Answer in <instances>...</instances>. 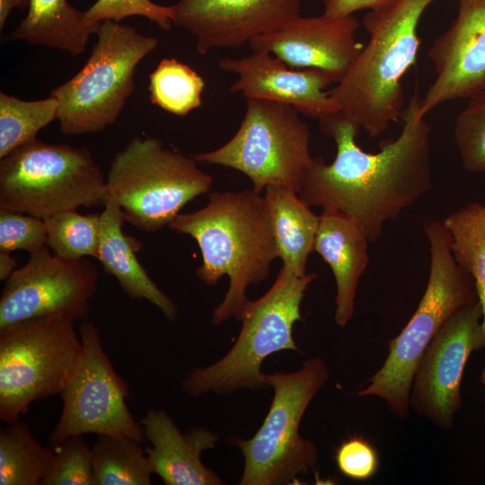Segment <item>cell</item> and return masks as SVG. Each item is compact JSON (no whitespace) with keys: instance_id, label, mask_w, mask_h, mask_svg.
<instances>
[{"instance_id":"ba28073f","label":"cell","mask_w":485,"mask_h":485,"mask_svg":"<svg viewBox=\"0 0 485 485\" xmlns=\"http://www.w3.org/2000/svg\"><path fill=\"white\" fill-rule=\"evenodd\" d=\"M105 180L88 148L35 138L0 159V209L44 219L101 204Z\"/></svg>"},{"instance_id":"7402d4cb","label":"cell","mask_w":485,"mask_h":485,"mask_svg":"<svg viewBox=\"0 0 485 485\" xmlns=\"http://www.w3.org/2000/svg\"><path fill=\"white\" fill-rule=\"evenodd\" d=\"M264 196L282 268L294 275L305 276L307 260L314 248L319 216L298 193L287 188L269 186Z\"/></svg>"},{"instance_id":"7c38bea8","label":"cell","mask_w":485,"mask_h":485,"mask_svg":"<svg viewBox=\"0 0 485 485\" xmlns=\"http://www.w3.org/2000/svg\"><path fill=\"white\" fill-rule=\"evenodd\" d=\"M79 335L82 357L59 394L62 412L48 444L55 449L70 436L90 433L127 436L142 443L144 428L126 402L128 386L105 353L99 328L90 319L84 321Z\"/></svg>"},{"instance_id":"603a6c76","label":"cell","mask_w":485,"mask_h":485,"mask_svg":"<svg viewBox=\"0 0 485 485\" xmlns=\"http://www.w3.org/2000/svg\"><path fill=\"white\" fill-rule=\"evenodd\" d=\"M99 25H87L84 12L67 0H30L26 16L8 40L57 48L76 57L85 51L90 36L96 34Z\"/></svg>"},{"instance_id":"9a60e30c","label":"cell","mask_w":485,"mask_h":485,"mask_svg":"<svg viewBox=\"0 0 485 485\" xmlns=\"http://www.w3.org/2000/svg\"><path fill=\"white\" fill-rule=\"evenodd\" d=\"M171 6L173 25L192 34L206 55L242 47L301 16L302 0H179Z\"/></svg>"},{"instance_id":"44dd1931","label":"cell","mask_w":485,"mask_h":485,"mask_svg":"<svg viewBox=\"0 0 485 485\" xmlns=\"http://www.w3.org/2000/svg\"><path fill=\"white\" fill-rule=\"evenodd\" d=\"M125 217L120 207L104 205L101 214L97 260L132 299H145L155 305L169 322L178 315V306L158 287L136 256L134 240L122 231Z\"/></svg>"},{"instance_id":"7a4b0ae2","label":"cell","mask_w":485,"mask_h":485,"mask_svg":"<svg viewBox=\"0 0 485 485\" xmlns=\"http://www.w3.org/2000/svg\"><path fill=\"white\" fill-rule=\"evenodd\" d=\"M168 227L197 242L202 264L196 273L204 283L215 286L223 276L229 278L212 324L240 321L250 301L247 288L265 280L278 258L266 197L254 190L214 191L204 207L178 214Z\"/></svg>"},{"instance_id":"f546056e","label":"cell","mask_w":485,"mask_h":485,"mask_svg":"<svg viewBox=\"0 0 485 485\" xmlns=\"http://www.w3.org/2000/svg\"><path fill=\"white\" fill-rule=\"evenodd\" d=\"M454 138L464 169L485 172V90L471 98L456 117Z\"/></svg>"},{"instance_id":"6da1fadb","label":"cell","mask_w":485,"mask_h":485,"mask_svg":"<svg viewBox=\"0 0 485 485\" xmlns=\"http://www.w3.org/2000/svg\"><path fill=\"white\" fill-rule=\"evenodd\" d=\"M412 95L404 108L402 129L377 153L356 142L360 130L340 113L320 120L323 134L334 139L336 156L326 163L313 157L298 192L309 207H322L355 218L370 242L384 225L396 220L432 187L430 127Z\"/></svg>"},{"instance_id":"4316f807","label":"cell","mask_w":485,"mask_h":485,"mask_svg":"<svg viewBox=\"0 0 485 485\" xmlns=\"http://www.w3.org/2000/svg\"><path fill=\"white\" fill-rule=\"evenodd\" d=\"M203 78L176 58H163L149 75L151 101L162 110L185 116L202 103Z\"/></svg>"},{"instance_id":"4dcf8cb0","label":"cell","mask_w":485,"mask_h":485,"mask_svg":"<svg viewBox=\"0 0 485 485\" xmlns=\"http://www.w3.org/2000/svg\"><path fill=\"white\" fill-rule=\"evenodd\" d=\"M40 485H93V448L83 435L70 436L55 448Z\"/></svg>"},{"instance_id":"e575fe53","label":"cell","mask_w":485,"mask_h":485,"mask_svg":"<svg viewBox=\"0 0 485 485\" xmlns=\"http://www.w3.org/2000/svg\"><path fill=\"white\" fill-rule=\"evenodd\" d=\"M323 4V13L343 17L353 15L357 11L363 9H379L393 0H322Z\"/></svg>"},{"instance_id":"e0dca14e","label":"cell","mask_w":485,"mask_h":485,"mask_svg":"<svg viewBox=\"0 0 485 485\" xmlns=\"http://www.w3.org/2000/svg\"><path fill=\"white\" fill-rule=\"evenodd\" d=\"M359 24L353 15L299 16L249 41L252 51H266L294 69L317 68L338 84L363 45L356 39Z\"/></svg>"},{"instance_id":"d4e9b609","label":"cell","mask_w":485,"mask_h":485,"mask_svg":"<svg viewBox=\"0 0 485 485\" xmlns=\"http://www.w3.org/2000/svg\"><path fill=\"white\" fill-rule=\"evenodd\" d=\"M5 424L0 429V485H40L55 451L40 445L25 421Z\"/></svg>"},{"instance_id":"4fadbf2b","label":"cell","mask_w":485,"mask_h":485,"mask_svg":"<svg viewBox=\"0 0 485 485\" xmlns=\"http://www.w3.org/2000/svg\"><path fill=\"white\" fill-rule=\"evenodd\" d=\"M28 261L5 280L0 297V329L32 318H90V301L99 272L88 260H66L48 245L29 253Z\"/></svg>"},{"instance_id":"cb8c5ba5","label":"cell","mask_w":485,"mask_h":485,"mask_svg":"<svg viewBox=\"0 0 485 485\" xmlns=\"http://www.w3.org/2000/svg\"><path fill=\"white\" fill-rule=\"evenodd\" d=\"M442 222L450 234L451 251L456 263L474 281L485 331V205L469 203ZM481 381L485 385V368Z\"/></svg>"},{"instance_id":"f1b7e54d","label":"cell","mask_w":485,"mask_h":485,"mask_svg":"<svg viewBox=\"0 0 485 485\" xmlns=\"http://www.w3.org/2000/svg\"><path fill=\"white\" fill-rule=\"evenodd\" d=\"M47 245L66 260L97 259L101 214L83 215L77 209L65 210L43 219Z\"/></svg>"},{"instance_id":"d6a6232c","label":"cell","mask_w":485,"mask_h":485,"mask_svg":"<svg viewBox=\"0 0 485 485\" xmlns=\"http://www.w3.org/2000/svg\"><path fill=\"white\" fill-rule=\"evenodd\" d=\"M45 245L47 231L43 219L0 209V251L31 253Z\"/></svg>"},{"instance_id":"836d02e7","label":"cell","mask_w":485,"mask_h":485,"mask_svg":"<svg viewBox=\"0 0 485 485\" xmlns=\"http://www.w3.org/2000/svg\"><path fill=\"white\" fill-rule=\"evenodd\" d=\"M334 460L340 473L357 481L373 478L380 465L377 449L361 436L343 440L335 450Z\"/></svg>"},{"instance_id":"2e32d148","label":"cell","mask_w":485,"mask_h":485,"mask_svg":"<svg viewBox=\"0 0 485 485\" xmlns=\"http://www.w3.org/2000/svg\"><path fill=\"white\" fill-rule=\"evenodd\" d=\"M428 56L436 76L420 101L427 115L440 104L485 90V0H458L450 27L431 45Z\"/></svg>"},{"instance_id":"52a82bcc","label":"cell","mask_w":485,"mask_h":485,"mask_svg":"<svg viewBox=\"0 0 485 485\" xmlns=\"http://www.w3.org/2000/svg\"><path fill=\"white\" fill-rule=\"evenodd\" d=\"M96 35L84 66L49 92L58 101L66 136L97 133L113 124L135 90L137 65L158 45L157 38L112 21L100 23Z\"/></svg>"},{"instance_id":"9c48e42d","label":"cell","mask_w":485,"mask_h":485,"mask_svg":"<svg viewBox=\"0 0 485 485\" xmlns=\"http://www.w3.org/2000/svg\"><path fill=\"white\" fill-rule=\"evenodd\" d=\"M267 375L274 397L269 412L250 439L236 437L234 445L244 458L240 485H287L313 470L318 460L314 444L301 436L302 418L316 392L329 378L321 357L304 362L291 373Z\"/></svg>"},{"instance_id":"ac0fdd59","label":"cell","mask_w":485,"mask_h":485,"mask_svg":"<svg viewBox=\"0 0 485 485\" xmlns=\"http://www.w3.org/2000/svg\"><path fill=\"white\" fill-rule=\"evenodd\" d=\"M219 68L237 75L231 93L246 99L280 101L319 121L340 113V108L324 90L336 84L327 72L317 68L294 69L266 51H252L240 58L224 57Z\"/></svg>"},{"instance_id":"d590c367","label":"cell","mask_w":485,"mask_h":485,"mask_svg":"<svg viewBox=\"0 0 485 485\" xmlns=\"http://www.w3.org/2000/svg\"><path fill=\"white\" fill-rule=\"evenodd\" d=\"M30 0H0V29L2 30L9 14L14 8L21 11L29 8Z\"/></svg>"},{"instance_id":"3957f363","label":"cell","mask_w":485,"mask_h":485,"mask_svg":"<svg viewBox=\"0 0 485 485\" xmlns=\"http://www.w3.org/2000/svg\"><path fill=\"white\" fill-rule=\"evenodd\" d=\"M434 0H393L365 15L369 40L345 76L328 92L340 114L371 137L401 119L402 78L419 48L418 26Z\"/></svg>"},{"instance_id":"8992f818","label":"cell","mask_w":485,"mask_h":485,"mask_svg":"<svg viewBox=\"0 0 485 485\" xmlns=\"http://www.w3.org/2000/svg\"><path fill=\"white\" fill-rule=\"evenodd\" d=\"M315 278L314 273L299 277L282 268L271 287L245 306L242 328L231 349L214 364L193 369L182 380V391L198 398L207 392L227 394L270 387L261 365L276 352H300L293 327L302 320L304 292Z\"/></svg>"},{"instance_id":"d6986e66","label":"cell","mask_w":485,"mask_h":485,"mask_svg":"<svg viewBox=\"0 0 485 485\" xmlns=\"http://www.w3.org/2000/svg\"><path fill=\"white\" fill-rule=\"evenodd\" d=\"M151 446L146 448L153 472L166 485H220L223 481L201 462L219 436L206 428L182 433L163 409H151L140 421Z\"/></svg>"},{"instance_id":"1f68e13d","label":"cell","mask_w":485,"mask_h":485,"mask_svg":"<svg viewBox=\"0 0 485 485\" xmlns=\"http://www.w3.org/2000/svg\"><path fill=\"white\" fill-rule=\"evenodd\" d=\"M130 16H143L163 30H170L173 25L172 6L160 5L151 0H96L84 11V22L90 26L106 21L119 22Z\"/></svg>"},{"instance_id":"5bb4252c","label":"cell","mask_w":485,"mask_h":485,"mask_svg":"<svg viewBox=\"0 0 485 485\" xmlns=\"http://www.w3.org/2000/svg\"><path fill=\"white\" fill-rule=\"evenodd\" d=\"M479 300L455 311L425 349L414 374L410 406L435 425L451 429L461 409V383L470 355L485 348Z\"/></svg>"},{"instance_id":"30bf717a","label":"cell","mask_w":485,"mask_h":485,"mask_svg":"<svg viewBox=\"0 0 485 485\" xmlns=\"http://www.w3.org/2000/svg\"><path fill=\"white\" fill-rule=\"evenodd\" d=\"M82 354L75 322L66 317L32 318L0 329V419H19L32 402L60 394Z\"/></svg>"},{"instance_id":"277c9868","label":"cell","mask_w":485,"mask_h":485,"mask_svg":"<svg viewBox=\"0 0 485 485\" xmlns=\"http://www.w3.org/2000/svg\"><path fill=\"white\" fill-rule=\"evenodd\" d=\"M424 231L429 244L430 269L419 304L401 332L388 343L381 368L357 396H377L403 419L409 414L410 395L418 364L443 323L458 309L478 299L472 278L455 261L451 237L442 221L431 219Z\"/></svg>"},{"instance_id":"83f0119b","label":"cell","mask_w":485,"mask_h":485,"mask_svg":"<svg viewBox=\"0 0 485 485\" xmlns=\"http://www.w3.org/2000/svg\"><path fill=\"white\" fill-rule=\"evenodd\" d=\"M58 101L49 95L24 101L0 93V159L16 147L37 138L38 132L57 119Z\"/></svg>"},{"instance_id":"ffe728a7","label":"cell","mask_w":485,"mask_h":485,"mask_svg":"<svg viewBox=\"0 0 485 485\" xmlns=\"http://www.w3.org/2000/svg\"><path fill=\"white\" fill-rule=\"evenodd\" d=\"M368 236L352 216L333 210L319 216L313 251L330 266L336 281L335 322L344 327L354 313L358 281L368 265Z\"/></svg>"},{"instance_id":"8d00e7d4","label":"cell","mask_w":485,"mask_h":485,"mask_svg":"<svg viewBox=\"0 0 485 485\" xmlns=\"http://www.w3.org/2000/svg\"><path fill=\"white\" fill-rule=\"evenodd\" d=\"M17 260L9 251H0V279L6 280L16 269Z\"/></svg>"},{"instance_id":"484cf974","label":"cell","mask_w":485,"mask_h":485,"mask_svg":"<svg viewBox=\"0 0 485 485\" xmlns=\"http://www.w3.org/2000/svg\"><path fill=\"white\" fill-rule=\"evenodd\" d=\"M93 445V485H150L154 473L141 442L97 435Z\"/></svg>"},{"instance_id":"5b68a950","label":"cell","mask_w":485,"mask_h":485,"mask_svg":"<svg viewBox=\"0 0 485 485\" xmlns=\"http://www.w3.org/2000/svg\"><path fill=\"white\" fill-rule=\"evenodd\" d=\"M197 163L156 137H136L112 159L101 204L120 207L125 220L141 231H159L188 202L210 191L213 178Z\"/></svg>"},{"instance_id":"8fae6325","label":"cell","mask_w":485,"mask_h":485,"mask_svg":"<svg viewBox=\"0 0 485 485\" xmlns=\"http://www.w3.org/2000/svg\"><path fill=\"white\" fill-rule=\"evenodd\" d=\"M310 137L308 125L293 106L248 98L244 118L234 137L213 151L192 156L198 163L244 173L257 192L277 186L298 193L313 158Z\"/></svg>"}]
</instances>
